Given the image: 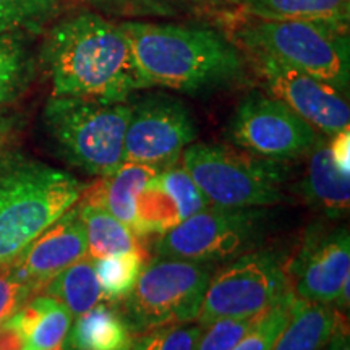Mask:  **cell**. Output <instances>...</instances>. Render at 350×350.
Wrapping results in <instances>:
<instances>
[{
	"mask_svg": "<svg viewBox=\"0 0 350 350\" xmlns=\"http://www.w3.org/2000/svg\"><path fill=\"white\" fill-rule=\"evenodd\" d=\"M41 60L52 96L125 103L151 88L139 72L130 39L119 23L83 10L47 29Z\"/></svg>",
	"mask_w": 350,
	"mask_h": 350,
	"instance_id": "obj_1",
	"label": "cell"
},
{
	"mask_svg": "<svg viewBox=\"0 0 350 350\" xmlns=\"http://www.w3.org/2000/svg\"><path fill=\"white\" fill-rule=\"evenodd\" d=\"M119 25L151 88L198 94L240 85L247 78V57L216 29L142 20Z\"/></svg>",
	"mask_w": 350,
	"mask_h": 350,
	"instance_id": "obj_2",
	"label": "cell"
},
{
	"mask_svg": "<svg viewBox=\"0 0 350 350\" xmlns=\"http://www.w3.org/2000/svg\"><path fill=\"white\" fill-rule=\"evenodd\" d=\"M86 187L75 175L25 152H0V266L72 209Z\"/></svg>",
	"mask_w": 350,
	"mask_h": 350,
	"instance_id": "obj_3",
	"label": "cell"
},
{
	"mask_svg": "<svg viewBox=\"0 0 350 350\" xmlns=\"http://www.w3.org/2000/svg\"><path fill=\"white\" fill-rule=\"evenodd\" d=\"M131 104L51 96L44 129L57 152L88 175L106 177L124 163V142Z\"/></svg>",
	"mask_w": 350,
	"mask_h": 350,
	"instance_id": "obj_4",
	"label": "cell"
},
{
	"mask_svg": "<svg viewBox=\"0 0 350 350\" xmlns=\"http://www.w3.org/2000/svg\"><path fill=\"white\" fill-rule=\"evenodd\" d=\"M240 49H258L317 77L347 96L350 85L349 26L312 20L252 16L237 28Z\"/></svg>",
	"mask_w": 350,
	"mask_h": 350,
	"instance_id": "obj_5",
	"label": "cell"
},
{
	"mask_svg": "<svg viewBox=\"0 0 350 350\" xmlns=\"http://www.w3.org/2000/svg\"><path fill=\"white\" fill-rule=\"evenodd\" d=\"M180 164L209 204L224 208H269L284 200L287 167L279 161L213 143H191Z\"/></svg>",
	"mask_w": 350,
	"mask_h": 350,
	"instance_id": "obj_6",
	"label": "cell"
},
{
	"mask_svg": "<svg viewBox=\"0 0 350 350\" xmlns=\"http://www.w3.org/2000/svg\"><path fill=\"white\" fill-rule=\"evenodd\" d=\"M213 262L156 256L144 265L133 291L124 300V318L131 332L187 325L198 318Z\"/></svg>",
	"mask_w": 350,
	"mask_h": 350,
	"instance_id": "obj_7",
	"label": "cell"
},
{
	"mask_svg": "<svg viewBox=\"0 0 350 350\" xmlns=\"http://www.w3.org/2000/svg\"><path fill=\"white\" fill-rule=\"evenodd\" d=\"M268 208H224L209 204L159 235L156 256L222 262L253 250L262 240Z\"/></svg>",
	"mask_w": 350,
	"mask_h": 350,
	"instance_id": "obj_8",
	"label": "cell"
},
{
	"mask_svg": "<svg viewBox=\"0 0 350 350\" xmlns=\"http://www.w3.org/2000/svg\"><path fill=\"white\" fill-rule=\"evenodd\" d=\"M214 269L196 318L200 326L222 318H253L291 292L286 262L278 252L250 250Z\"/></svg>",
	"mask_w": 350,
	"mask_h": 350,
	"instance_id": "obj_9",
	"label": "cell"
},
{
	"mask_svg": "<svg viewBox=\"0 0 350 350\" xmlns=\"http://www.w3.org/2000/svg\"><path fill=\"white\" fill-rule=\"evenodd\" d=\"M227 135L240 150L286 163L308 156L323 135L274 96L250 93L232 113Z\"/></svg>",
	"mask_w": 350,
	"mask_h": 350,
	"instance_id": "obj_10",
	"label": "cell"
},
{
	"mask_svg": "<svg viewBox=\"0 0 350 350\" xmlns=\"http://www.w3.org/2000/svg\"><path fill=\"white\" fill-rule=\"evenodd\" d=\"M198 137L193 113L183 100L154 93L131 104L124 142V163L167 169Z\"/></svg>",
	"mask_w": 350,
	"mask_h": 350,
	"instance_id": "obj_11",
	"label": "cell"
},
{
	"mask_svg": "<svg viewBox=\"0 0 350 350\" xmlns=\"http://www.w3.org/2000/svg\"><path fill=\"white\" fill-rule=\"evenodd\" d=\"M242 52L271 94L286 103L318 131L331 137L349 130L350 107L344 93L268 52L258 49H242Z\"/></svg>",
	"mask_w": 350,
	"mask_h": 350,
	"instance_id": "obj_12",
	"label": "cell"
},
{
	"mask_svg": "<svg viewBox=\"0 0 350 350\" xmlns=\"http://www.w3.org/2000/svg\"><path fill=\"white\" fill-rule=\"evenodd\" d=\"M292 294L319 304H334L350 281V237L347 227L314 234L291 262H286Z\"/></svg>",
	"mask_w": 350,
	"mask_h": 350,
	"instance_id": "obj_13",
	"label": "cell"
},
{
	"mask_svg": "<svg viewBox=\"0 0 350 350\" xmlns=\"http://www.w3.org/2000/svg\"><path fill=\"white\" fill-rule=\"evenodd\" d=\"M85 256H88L86 232L75 204L34 239L8 266L16 278L41 294L54 275Z\"/></svg>",
	"mask_w": 350,
	"mask_h": 350,
	"instance_id": "obj_14",
	"label": "cell"
},
{
	"mask_svg": "<svg viewBox=\"0 0 350 350\" xmlns=\"http://www.w3.org/2000/svg\"><path fill=\"white\" fill-rule=\"evenodd\" d=\"M3 326L20 336L25 350H55L70 340L73 314L54 297L33 295Z\"/></svg>",
	"mask_w": 350,
	"mask_h": 350,
	"instance_id": "obj_15",
	"label": "cell"
},
{
	"mask_svg": "<svg viewBox=\"0 0 350 350\" xmlns=\"http://www.w3.org/2000/svg\"><path fill=\"white\" fill-rule=\"evenodd\" d=\"M305 178L299 183L300 193L318 211L329 217L347 214L350 206V174H345L332 159L329 144L325 138L308 154Z\"/></svg>",
	"mask_w": 350,
	"mask_h": 350,
	"instance_id": "obj_16",
	"label": "cell"
},
{
	"mask_svg": "<svg viewBox=\"0 0 350 350\" xmlns=\"http://www.w3.org/2000/svg\"><path fill=\"white\" fill-rule=\"evenodd\" d=\"M340 321L329 304L308 301L292 294L288 319L273 350H321Z\"/></svg>",
	"mask_w": 350,
	"mask_h": 350,
	"instance_id": "obj_17",
	"label": "cell"
},
{
	"mask_svg": "<svg viewBox=\"0 0 350 350\" xmlns=\"http://www.w3.org/2000/svg\"><path fill=\"white\" fill-rule=\"evenodd\" d=\"M159 170L151 165L122 163L112 174L100 177L98 187H94L86 198L96 200L116 216L135 234L137 222V200L148 180Z\"/></svg>",
	"mask_w": 350,
	"mask_h": 350,
	"instance_id": "obj_18",
	"label": "cell"
},
{
	"mask_svg": "<svg viewBox=\"0 0 350 350\" xmlns=\"http://www.w3.org/2000/svg\"><path fill=\"white\" fill-rule=\"evenodd\" d=\"M86 232L88 256L98 260L139 250L138 237L130 227L112 216L99 201L81 198L77 203Z\"/></svg>",
	"mask_w": 350,
	"mask_h": 350,
	"instance_id": "obj_19",
	"label": "cell"
},
{
	"mask_svg": "<svg viewBox=\"0 0 350 350\" xmlns=\"http://www.w3.org/2000/svg\"><path fill=\"white\" fill-rule=\"evenodd\" d=\"M70 345L73 350H130L131 331L119 310L98 304L77 317Z\"/></svg>",
	"mask_w": 350,
	"mask_h": 350,
	"instance_id": "obj_20",
	"label": "cell"
},
{
	"mask_svg": "<svg viewBox=\"0 0 350 350\" xmlns=\"http://www.w3.org/2000/svg\"><path fill=\"white\" fill-rule=\"evenodd\" d=\"M245 12L262 20H312L349 26L350 0H240Z\"/></svg>",
	"mask_w": 350,
	"mask_h": 350,
	"instance_id": "obj_21",
	"label": "cell"
},
{
	"mask_svg": "<svg viewBox=\"0 0 350 350\" xmlns=\"http://www.w3.org/2000/svg\"><path fill=\"white\" fill-rule=\"evenodd\" d=\"M42 292L67 306L73 318L90 312L103 300V291L96 275L94 262L90 256L81 258L60 271L46 284Z\"/></svg>",
	"mask_w": 350,
	"mask_h": 350,
	"instance_id": "obj_22",
	"label": "cell"
},
{
	"mask_svg": "<svg viewBox=\"0 0 350 350\" xmlns=\"http://www.w3.org/2000/svg\"><path fill=\"white\" fill-rule=\"evenodd\" d=\"M31 34L0 33V112L28 90L34 78Z\"/></svg>",
	"mask_w": 350,
	"mask_h": 350,
	"instance_id": "obj_23",
	"label": "cell"
},
{
	"mask_svg": "<svg viewBox=\"0 0 350 350\" xmlns=\"http://www.w3.org/2000/svg\"><path fill=\"white\" fill-rule=\"evenodd\" d=\"M161 172V170H159ZM180 204L159 180L152 175L137 200V222L135 235L144 239L148 235H163L183 221Z\"/></svg>",
	"mask_w": 350,
	"mask_h": 350,
	"instance_id": "obj_24",
	"label": "cell"
},
{
	"mask_svg": "<svg viewBox=\"0 0 350 350\" xmlns=\"http://www.w3.org/2000/svg\"><path fill=\"white\" fill-rule=\"evenodd\" d=\"M93 260V258H91ZM98 275L103 299L107 301H122L130 295L144 268L142 250L120 253L93 260Z\"/></svg>",
	"mask_w": 350,
	"mask_h": 350,
	"instance_id": "obj_25",
	"label": "cell"
},
{
	"mask_svg": "<svg viewBox=\"0 0 350 350\" xmlns=\"http://www.w3.org/2000/svg\"><path fill=\"white\" fill-rule=\"evenodd\" d=\"M60 13L59 0H0V33L39 34Z\"/></svg>",
	"mask_w": 350,
	"mask_h": 350,
	"instance_id": "obj_26",
	"label": "cell"
},
{
	"mask_svg": "<svg viewBox=\"0 0 350 350\" xmlns=\"http://www.w3.org/2000/svg\"><path fill=\"white\" fill-rule=\"evenodd\" d=\"M292 291L284 295L278 304L258 314L255 323L232 350H273L288 319Z\"/></svg>",
	"mask_w": 350,
	"mask_h": 350,
	"instance_id": "obj_27",
	"label": "cell"
},
{
	"mask_svg": "<svg viewBox=\"0 0 350 350\" xmlns=\"http://www.w3.org/2000/svg\"><path fill=\"white\" fill-rule=\"evenodd\" d=\"M203 331L200 325H172L139 332L130 350H196Z\"/></svg>",
	"mask_w": 350,
	"mask_h": 350,
	"instance_id": "obj_28",
	"label": "cell"
},
{
	"mask_svg": "<svg viewBox=\"0 0 350 350\" xmlns=\"http://www.w3.org/2000/svg\"><path fill=\"white\" fill-rule=\"evenodd\" d=\"M253 318H222L203 326L196 350H232L235 344L250 329Z\"/></svg>",
	"mask_w": 350,
	"mask_h": 350,
	"instance_id": "obj_29",
	"label": "cell"
},
{
	"mask_svg": "<svg viewBox=\"0 0 350 350\" xmlns=\"http://www.w3.org/2000/svg\"><path fill=\"white\" fill-rule=\"evenodd\" d=\"M38 292L16 278L10 266H0V327Z\"/></svg>",
	"mask_w": 350,
	"mask_h": 350,
	"instance_id": "obj_30",
	"label": "cell"
},
{
	"mask_svg": "<svg viewBox=\"0 0 350 350\" xmlns=\"http://www.w3.org/2000/svg\"><path fill=\"white\" fill-rule=\"evenodd\" d=\"M93 7L96 12L117 15H165L170 12L167 3L159 0H77Z\"/></svg>",
	"mask_w": 350,
	"mask_h": 350,
	"instance_id": "obj_31",
	"label": "cell"
},
{
	"mask_svg": "<svg viewBox=\"0 0 350 350\" xmlns=\"http://www.w3.org/2000/svg\"><path fill=\"white\" fill-rule=\"evenodd\" d=\"M329 151L332 159L338 167L345 174H350V133L349 130H342L339 133L331 135Z\"/></svg>",
	"mask_w": 350,
	"mask_h": 350,
	"instance_id": "obj_32",
	"label": "cell"
},
{
	"mask_svg": "<svg viewBox=\"0 0 350 350\" xmlns=\"http://www.w3.org/2000/svg\"><path fill=\"white\" fill-rule=\"evenodd\" d=\"M13 131H15L13 120L3 119V117L0 116V152H3L7 148H10Z\"/></svg>",
	"mask_w": 350,
	"mask_h": 350,
	"instance_id": "obj_33",
	"label": "cell"
},
{
	"mask_svg": "<svg viewBox=\"0 0 350 350\" xmlns=\"http://www.w3.org/2000/svg\"><path fill=\"white\" fill-rule=\"evenodd\" d=\"M332 349L331 350H350L349 344V331L344 329L342 323L339 321L338 327H336L334 334H332Z\"/></svg>",
	"mask_w": 350,
	"mask_h": 350,
	"instance_id": "obj_34",
	"label": "cell"
},
{
	"mask_svg": "<svg viewBox=\"0 0 350 350\" xmlns=\"http://www.w3.org/2000/svg\"><path fill=\"white\" fill-rule=\"evenodd\" d=\"M55 350H73L72 349V345H70V340L65 345H62V347H59V349H55Z\"/></svg>",
	"mask_w": 350,
	"mask_h": 350,
	"instance_id": "obj_35",
	"label": "cell"
}]
</instances>
